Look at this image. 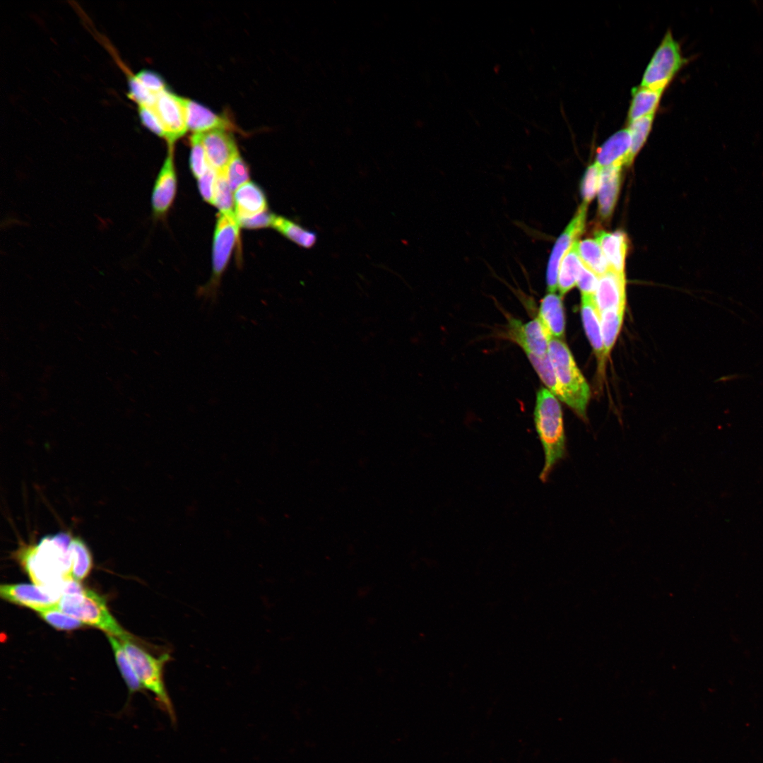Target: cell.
<instances>
[{
	"mask_svg": "<svg viewBox=\"0 0 763 763\" xmlns=\"http://www.w3.org/2000/svg\"><path fill=\"white\" fill-rule=\"evenodd\" d=\"M625 309H612L605 310L601 315V332L608 357L620 331Z\"/></svg>",
	"mask_w": 763,
	"mask_h": 763,
	"instance_id": "4316f807",
	"label": "cell"
},
{
	"mask_svg": "<svg viewBox=\"0 0 763 763\" xmlns=\"http://www.w3.org/2000/svg\"><path fill=\"white\" fill-rule=\"evenodd\" d=\"M184 105L187 129L193 134H203L218 129L228 130L232 128L227 119L215 114L194 101L184 98Z\"/></svg>",
	"mask_w": 763,
	"mask_h": 763,
	"instance_id": "e0dca14e",
	"label": "cell"
},
{
	"mask_svg": "<svg viewBox=\"0 0 763 763\" xmlns=\"http://www.w3.org/2000/svg\"><path fill=\"white\" fill-rule=\"evenodd\" d=\"M594 300L600 313L612 309H625V276L610 269L600 276Z\"/></svg>",
	"mask_w": 763,
	"mask_h": 763,
	"instance_id": "4fadbf2b",
	"label": "cell"
},
{
	"mask_svg": "<svg viewBox=\"0 0 763 763\" xmlns=\"http://www.w3.org/2000/svg\"><path fill=\"white\" fill-rule=\"evenodd\" d=\"M83 542L67 532L48 535L22 554L23 563L38 585L54 586L56 582L73 580L71 573L76 552Z\"/></svg>",
	"mask_w": 763,
	"mask_h": 763,
	"instance_id": "6da1fadb",
	"label": "cell"
},
{
	"mask_svg": "<svg viewBox=\"0 0 763 763\" xmlns=\"http://www.w3.org/2000/svg\"><path fill=\"white\" fill-rule=\"evenodd\" d=\"M601 167L595 162L586 170L581 184L583 203H588L594 198L598 188Z\"/></svg>",
	"mask_w": 763,
	"mask_h": 763,
	"instance_id": "836d02e7",
	"label": "cell"
},
{
	"mask_svg": "<svg viewBox=\"0 0 763 763\" xmlns=\"http://www.w3.org/2000/svg\"><path fill=\"white\" fill-rule=\"evenodd\" d=\"M217 172L211 167L199 179V188L204 200L213 203Z\"/></svg>",
	"mask_w": 763,
	"mask_h": 763,
	"instance_id": "74e56055",
	"label": "cell"
},
{
	"mask_svg": "<svg viewBox=\"0 0 763 763\" xmlns=\"http://www.w3.org/2000/svg\"><path fill=\"white\" fill-rule=\"evenodd\" d=\"M58 608L83 625L100 629L122 641L133 640L110 613L106 601L95 591L84 588L78 581L68 580L61 584Z\"/></svg>",
	"mask_w": 763,
	"mask_h": 763,
	"instance_id": "3957f363",
	"label": "cell"
},
{
	"mask_svg": "<svg viewBox=\"0 0 763 763\" xmlns=\"http://www.w3.org/2000/svg\"><path fill=\"white\" fill-rule=\"evenodd\" d=\"M176 191V175L172 146L158 173L152 193V208L155 216L165 214L171 206Z\"/></svg>",
	"mask_w": 763,
	"mask_h": 763,
	"instance_id": "5bb4252c",
	"label": "cell"
},
{
	"mask_svg": "<svg viewBox=\"0 0 763 763\" xmlns=\"http://www.w3.org/2000/svg\"><path fill=\"white\" fill-rule=\"evenodd\" d=\"M581 266L576 241L562 259L559 268L557 289L560 295L562 297L576 285Z\"/></svg>",
	"mask_w": 763,
	"mask_h": 763,
	"instance_id": "7402d4cb",
	"label": "cell"
},
{
	"mask_svg": "<svg viewBox=\"0 0 763 763\" xmlns=\"http://www.w3.org/2000/svg\"><path fill=\"white\" fill-rule=\"evenodd\" d=\"M232 189L224 173L218 174L215 184V196L213 203L220 211V213L228 218L236 220L237 217L234 211V198L232 197Z\"/></svg>",
	"mask_w": 763,
	"mask_h": 763,
	"instance_id": "83f0119b",
	"label": "cell"
},
{
	"mask_svg": "<svg viewBox=\"0 0 763 763\" xmlns=\"http://www.w3.org/2000/svg\"><path fill=\"white\" fill-rule=\"evenodd\" d=\"M208 161L218 174L224 173L238 154L233 137L227 130L218 129L200 134Z\"/></svg>",
	"mask_w": 763,
	"mask_h": 763,
	"instance_id": "7c38bea8",
	"label": "cell"
},
{
	"mask_svg": "<svg viewBox=\"0 0 763 763\" xmlns=\"http://www.w3.org/2000/svg\"><path fill=\"white\" fill-rule=\"evenodd\" d=\"M191 145V168L194 176L199 178L211 167L201 141L200 134H192Z\"/></svg>",
	"mask_w": 763,
	"mask_h": 763,
	"instance_id": "1f68e13d",
	"label": "cell"
},
{
	"mask_svg": "<svg viewBox=\"0 0 763 763\" xmlns=\"http://www.w3.org/2000/svg\"><path fill=\"white\" fill-rule=\"evenodd\" d=\"M536 430L544 452V466L539 475L545 482L556 465L567 454L562 410L557 398L547 388L536 395L533 412Z\"/></svg>",
	"mask_w": 763,
	"mask_h": 763,
	"instance_id": "7a4b0ae2",
	"label": "cell"
},
{
	"mask_svg": "<svg viewBox=\"0 0 763 763\" xmlns=\"http://www.w3.org/2000/svg\"><path fill=\"white\" fill-rule=\"evenodd\" d=\"M581 314L585 333L598 359L600 372L603 374L607 357L601 332V315L594 295H581Z\"/></svg>",
	"mask_w": 763,
	"mask_h": 763,
	"instance_id": "9a60e30c",
	"label": "cell"
},
{
	"mask_svg": "<svg viewBox=\"0 0 763 763\" xmlns=\"http://www.w3.org/2000/svg\"><path fill=\"white\" fill-rule=\"evenodd\" d=\"M655 114H652L629 123L628 129L632 138V147L629 165H631L635 155L645 143L651 131Z\"/></svg>",
	"mask_w": 763,
	"mask_h": 763,
	"instance_id": "f1b7e54d",
	"label": "cell"
},
{
	"mask_svg": "<svg viewBox=\"0 0 763 763\" xmlns=\"http://www.w3.org/2000/svg\"><path fill=\"white\" fill-rule=\"evenodd\" d=\"M239 223L220 213L217 220L213 248V285L223 272L237 241Z\"/></svg>",
	"mask_w": 763,
	"mask_h": 763,
	"instance_id": "8fae6325",
	"label": "cell"
},
{
	"mask_svg": "<svg viewBox=\"0 0 763 763\" xmlns=\"http://www.w3.org/2000/svg\"><path fill=\"white\" fill-rule=\"evenodd\" d=\"M107 637L112 648L116 663L130 693L143 689L122 642L119 641L114 636L108 634Z\"/></svg>",
	"mask_w": 763,
	"mask_h": 763,
	"instance_id": "d4e9b609",
	"label": "cell"
},
{
	"mask_svg": "<svg viewBox=\"0 0 763 763\" xmlns=\"http://www.w3.org/2000/svg\"><path fill=\"white\" fill-rule=\"evenodd\" d=\"M578 252L582 264L598 277L610 269L608 262L597 241L586 239L578 242Z\"/></svg>",
	"mask_w": 763,
	"mask_h": 763,
	"instance_id": "cb8c5ba5",
	"label": "cell"
},
{
	"mask_svg": "<svg viewBox=\"0 0 763 763\" xmlns=\"http://www.w3.org/2000/svg\"><path fill=\"white\" fill-rule=\"evenodd\" d=\"M548 355L556 377L559 394L557 398L571 408L578 416L586 420V408L590 398V388L578 368L574 359L562 340L551 338Z\"/></svg>",
	"mask_w": 763,
	"mask_h": 763,
	"instance_id": "277c9868",
	"label": "cell"
},
{
	"mask_svg": "<svg viewBox=\"0 0 763 763\" xmlns=\"http://www.w3.org/2000/svg\"><path fill=\"white\" fill-rule=\"evenodd\" d=\"M275 216V215L265 211L252 217L239 219L237 221L239 227L242 226L248 228H260L268 226L272 227Z\"/></svg>",
	"mask_w": 763,
	"mask_h": 763,
	"instance_id": "f35d334b",
	"label": "cell"
},
{
	"mask_svg": "<svg viewBox=\"0 0 763 763\" xmlns=\"http://www.w3.org/2000/svg\"><path fill=\"white\" fill-rule=\"evenodd\" d=\"M234 202L237 220L264 213L267 207L263 191L251 182H247L235 191Z\"/></svg>",
	"mask_w": 763,
	"mask_h": 763,
	"instance_id": "44dd1931",
	"label": "cell"
},
{
	"mask_svg": "<svg viewBox=\"0 0 763 763\" xmlns=\"http://www.w3.org/2000/svg\"><path fill=\"white\" fill-rule=\"evenodd\" d=\"M272 227L285 237L304 248L312 247L317 242L315 232L307 230L299 224L281 216H275Z\"/></svg>",
	"mask_w": 763,
	"mask_h": 763,
	"instance_id": "484cf974",
	"label": "cell"
},
{
	"mask_svg": "<svg viewBox=\"0 0 763 763\" xmlns=\"http://www.w3.org/2000/svg\"><path fill=\"white\" fill-rule=\"evenodd\" d=\"M138 112L141 124L151 132L165 139V130L155 112L144 106H138Z\"/></svg>",
	"mask_w": 763,
	"mask_h": 763,
	"instance_id": "d590c367",
	"label": "cell"
},
{
	"mask_svg": "<svg viewBox=\"0 0 763 763\" xmlns=\"http://www.w3.org/2000/svg\"><path fill=\"white\" fill-rule=\"evenodd\" d=\"M632 100L628 111V120L632 122L641 117L655 114L661 97L662 90H654L640 86L633 90Z\"/></svg>",
	"mask_w": 763,
	"mask_h": 763,
	"instance_id": "603a6c76",
	"label": "cell"
},
{
	"mask_svg": "<svg viewBox=\"0 0 763 763\" xmlns=\"http://www.w3.org/2000/svg\"><path fill=\"white\" fill-rule=\"evenodd\" d=\"M586 213L587 204L582 203L575 215L555 242L549 258L546 272V283L549 292H555L557 289V275L561 261L582 234L585 227Z\"/></svg>",
	"mask_w": 763,
	"mask_h": 763,
	"instance_id": "ba28073f",
	"label": "cell"
},
{
	"mask_svg": "<svg viewBox=\"0 0 763 763\" xmlns=\"http://www.w3.org/2000/svg\"><path fill=\"white\" fill-rule=\"evenodd\" d=\"M533 369L543 384L557 398L559 394L558 385L552 365L548 354L544 357L526 355Z\"/></svg>",
	"mask_w": 763,
	"mask_h": 763,
	"instance_id": "4dcf8cb0",
	"label": "cell"
},
{
	"mask_svg": "<svg viewBox=\"0 0 763 763\" xmlns=\"http://www.w3.org/2000/svg\"><path fill=\"white\" fill-rule=\"evenodd\" d=\"M686 62L678 42L668 31L646 66L640 86L663 91Z\"/></svg>",
	"mask_w": 763,
	"mask_h": 763,
	"instance_id": "8992f818",
	"label": "cell"
},
{
	"mask_svg": "<svg viewBox=\"0 0 763 763\" xmlns=\"http://www.w3.org/2000/svg\"><path fill=\"white\" fill-rule=\"evenodd\" d=\"M596 239L601 246L610 269L625 275V261L627 251V237L625 232L598 231Z\"/></svg>",
	"mask_w": 763,
	"mask_h": 763,
	"instance_id": "ffe728a7",
	"label": "cell"
},
{
	"mask_svg": "<svg viewBox=\"0 0 763 763\" xmlns=\"http://www.w3.org/2000/svg\"><path fill=\"white\" fill-rule=\"evenodd\" d=\"M149 108L155 112L162 124L165 133V139L169 146H172L175 141L188 130L184 98L166 88L157 94L154 104Z\"/></svg>",
	"mask_w": 763,
	"mask_h": 763,
	"instance_id": "52a82bcc",
	"label": "cell"
},
{
	"mask_svg": "<svg viewBox=\"0 0 763 763\" xmlns=\"http://www.w3.org/2000/svg\"><path fill=\"white\" fill-rule=\"evenodd\" d=\"M598 279V276L582 264L576 283L581 295H594Z\"/></svg>",
	"mask_w": 763,
	"mask_h": 763,
	"instance_id": "8d00e7d4",
	"label": "cell"
},
{
	"mask_svg": "<svg viewBox=\"0 0 763 763\" xmlns=\"http://www.w3.org/2000/svg\"><path fill=\"white\" fill-rule=\"evenodd\" d=\"M538 318L551 338L562 339L565 330L562 297L555 292L547 293L540 301Z\"/></svg>",
	"mask_w": 763,
	"mask_h": 763,
	"instance_id": "d6986e66",
	"label": "cell"
},
{
	"mask_svg": "<svg viewBox=\"0 0 763 763\" xmlns=\"http://www.w3.org/2000/svg\"><path fill=\"white\" fill-rule=\"evenodd\" d=\"M40 617L53 627L61 630H71L81 627L83 624L78 619L64 613L57 605L37 611Z\"/></svg>",
	"mask_w": 763,
	"mask_h": 763,
	"instance_id": "f546056e",
	"label": "cell"
},
{
	"mask_svg": "<svg viewBox=\"0 0 763 763\" xmlns=\"http://www.w3.org/2000/svg\"><path fill=\"white\" fill-rule=\"evenodd\" d=\"M134 75L142 85L154 94H158L166 89L162 78L151 70L142 69Z\"/></svg>",
	"mask_w": 763,
	"mask_h": 763,
	"instance_id": "e575fe53",
	"label": "cell"
},
{
	"mask_svg": "<svg viewBox=\"0 0 763 763\" xmlns=\"http://www.w3.org/2000/svg\"><path fill=\"white\" fill-rule=\"evenodd\" d=\"M508 322L507 338L519 345L526 355L541 357L548 354L551 337L538 317L526 324L510 317Z\"/></svg>",
	"mask_w": 763,
	"mask_h": 763,
	"instance_id": "30bf717a",
	"label": "cell"
},
{
	"mask_svg": "<svg viewBox=\"0 0 763 763\" xmlns=\"http://www.w3.org/2000/svg\"><path fill=\"white\" fill-rule=\"evenodd\" d=\"M225 175L232 191L248 182V167L239 153L231 160Z\"/></svg>",
	"mask_w": 763,
	"mask_h": 763,
	"instance_id": "d6a6232c",
	"label": "cell"
},
{
	"mask_svg": "<svg viewBox=\"0 0 763 763\" xmlns=\"http://www.w3.org/2000/svg\"><path fill=\"white\" fill-rule=\"evenodd\" d=\"M632 138L628 128L619 130L597 150L596 163L601 167L629 165Z\"/></svg>",
	"mask_w": 763,
	"mask_h": 763,
	"instance_id": "2e32d148",
	"label": "cell"
},
{
	"mask_svg": "<svg viewBox=\"0 0 763 763\" xmlns=\"http://www.w3.org/2000/svg\"><path fill=\"white\" fill-rule=\"evenodd\" d=\"M620 166L601 168L598 184V211L603 219L610 217L615 208L621 185Z\"/></svg>",
	"mask_w": 763,
	"mask_h": 763,
	"instance_id": "ac0fdd59",
	"label": "cell"
},
{
	"mask_svg": "<svg viewBox=\"0 0 763 763\" xmlns=\"http://www.w3.org/2000/svg\"><path fill=\"white\" fill-rule=\"evenodd\" d=\"M1 597L35 611L57 605L61 596L58 588L30 584H2Z\"/></svg>",
	"mask_w": 763,
	"mask_h": 763,
	"instance_id": "9c48e42d",
	"label": "cell"
},
{
	"mask_svg": "<svg viewBox=\"0 0 763 763\" xmlns=\"http://www.w3.org/2000/svg\"><path fill=\"white\" fill-rule=\"evenodd\" d=\"M122 642L143 688L154 694L160 705L168 714L171 721L175 722L173 706L164 681V668L171 656L169 651L155 656L135 644L132 640Z\"/></svg>",
	"mask_w": 763,
	"mask_h": 763,
	"instance_id": "5b68a950",
	"label": "cell"
}]
</instances>
